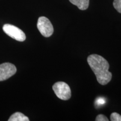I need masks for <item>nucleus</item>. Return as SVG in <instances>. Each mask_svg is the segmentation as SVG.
Masks as SVG:
<instances>
[{
  "label": "nucleus",
  "instance_id": "1",
  "mask_svg": "<svg viewBox=\"0 0 121 121\" xmlns=\"http://www.w3.org/2000/svg\"><path fill=\"white\" fill-rule=\"evenodd\" d=\"M87 61L100 84L105 85L111 81L112 74L109 71V64L105 58L101 56L93 54L87 57Z\"/></svg>",
  "mask_w": 121,
  "mask_h": 121
},
{
  "label": "nucleus",
  "instance_id": "2",
  "mask_svg": "<svg viewBox=\"0 0 121 121\" xmlns=\"http://www.w3.org/2000/svg\"><path fill=\"white\" fill-rule=\"evenodd\" d=\"M54 93L59 99L67 100L71 96V91L69 85L65 82H57L52 87Z\"/></svg>",
  "mask_w": 121,
  "mask_h": 121
},
{
  "label": "nucleus",
  "instance_id": "3",
  "mask_svg": "<svg viewBox=\"0 0 121 121\" xmlns=\"http://www.w3.org/2000/svg\"><path fill=\"white\" fill-rule=\"evenodd\" d=\"M37 28L40 34L44 37H51L54 31L53 26L49 20L44 16H41L38 19Z\"/></svg>",
  "mask_w": 121,
  "mask_h": 121
},
{
  "label": "nucleus",
  "instance_id": "4",
  "mask_svg": "<svg viewBox=\"0 0 121 121\" xmlns=\"http://www.w3.org/2000/svg\"><path fill=\"white\" fill-rule=\"evenodd\" d=\"M3 30L7 35L19 42H24L26 39L25 33L20 29L11 24H5Z\"/></svg>",
  "mask_w": 121,
  "mask_h": 121
},
{
  "label": "nucleus",
  "instance_id": "5",
  "mask_svg": "<svg viewBox=\"0 0 121 121\" xmlns=\"http://www.w3.org/2000/svg\"><path fill=\"white\" fill-rule=\"evenodd\" d=\"M16 72L15 65L10 63H4L0 65V81L8 79Z\"/></svg>",
  "mask_w": 121,
  "mask_h": 121
},
{
  "label": "nucleus",
  "instance_id": "6",
  "mask_svg": "<svg viewBox=\"0 0 121 121\" xmlns=\"http://www.w3.org/2000/svg\"><path fill=\"white\" fill-rule=\"evenodd\" d=\"M69 2L76 6L80 10H85L88 8L89 0H69Z\"/></svg>",
  "mask_w": 121,
  "mask_h": 121
},
{
  "label": "nucleus",
  "instance_id": "7",
  "mask_svg": "<svg viewBox=\"0 0 121 121\" xmlns=\"http://www.w3.org/2000/svg\"><path fill=\"white\" fill-rule=\"evenodd\" d=\"M9 121H29V119L28 117L20 112H16L13 114L10 118Z\"/></svg>",
  "mask_w": 121,
  "mask_h": 121
},
{
  "label": "nucleus",
  "instance_id": "8",
  "mask_svg": "<svg viewBox=\"0 0 121 121\" xmlns=\"http://www.w3.org/2000/svg\"><path fill=\"white\" fill-rule=\"evenodd\" d=\"M113 4L115 9L121 13V0H114Z\"/></svg>",
  "mask_w": 121,
  "mask_h": 121
},
{
  "label": "nucleus",
  "instance_id": "9",
  "mask_svg": "<svg viewBox=\"0 0 121 121\" xmlns=\"http://www.w3.org/2000/svg\"><path fill=\"white\" fill-rule=\"evenodd\" d=\"M110 121H121V116L117 113H112L110 115Z\"/></svg>",
  "mask_w": 121,
  "mask_h": 121
},
{
  "label": "nucleus",
  "instance_id": "10",
  "mask_svg": "<svg viewBox=\"0 0 121 121\" xmlns=\"http://www.w3.org/2000/svg\"><path fill=\"white\" fill-rule=\"evenodd\" d=\"M96 121H108L109 119H108L106 116L103 114H99L95 119Z\"/></svg>",
  "mask_w": 121,
  "mask_h": 121
},
{
  "label": "nucleus",
  "instance_id": "11",
  "mask_svg": "<svg viewBox=\"0 0 121 121\" xmlns=\"http://www.w3.org/2000/svg\"><path fill=\"white\" fill-rule=\"evenodd\" d=\"M104 101H105V100H104V98H99L96 100V103H98V104L97 103V104H96V105H103V104H104V103H105V102H104Z\"/></svg>",
  "mask_w": 121,
  "mask_h": 121
}]
</instances>
